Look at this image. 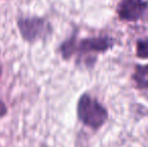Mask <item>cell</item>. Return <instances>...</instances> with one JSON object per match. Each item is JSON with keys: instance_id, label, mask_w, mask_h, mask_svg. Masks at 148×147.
I'll list each match as a JSON object with an SVG mask.
<instances>
[{"instance_id": "1", "label": "cell", "mask_w": 148, "mask_h": 147, "mask_svg": "<svg viewBox=\"0 0 148 147\" xmlns=\"http://www.w3.org/2000/svg\"><path fill=\"white\" fill-rule=\"evenodd\" d=\"M77 115L85 126L94 130L101 128L108 119V111L89 94H83L77 104Z\"/></svg>"}, {"instance_id": "2", "label": "cell", "mask_w": 148, "mask_h": 147, "mask_svg": "<svg viewBox=\"0 0 148 147\" xmlns=\"http://www.w3.org/2000/svg\"><path fill=\"white\" fill-rule=\"evenodd\" d=\"M16 25L21 38L29 43L47 40L53 31L51 22L41 16H21L16 20Z\"/></svg>"}, {"instance_id": "3", "label": "cell", "mask_w": 148, "mask_h": 147, "mask_svg": "<svg viewBox=\"0 0 148 147\" xmlns=\"http://www.w3.org/2000/svg\"><path fill=\"white\" fill-rule=\"evenodd\" d=\"M146 8L143 0H122L117 6V14L121 20L136 21L142 17Z\"/></svg>"}, {"instance_id": "4", "label": "cell", "mask_w": 148, "mask_h": 147, "mask_svg": "<svg viewBox=\"0 0 148 147\" xmlns=\"http://www.w3.org/2000/svg\"><path fill=\"white\" fill-rule=\"evenodd\" d=\"M79 41V40H78ZM114 44V40L109 36H96L81 39L77 43V51L80 55L91 53H104L110 49Z\"/></svg>"}, {"instance_id": "5", "label": "cell", "mask_w": 148, "mask_h": 147, "mask_svg": "<svg viewBox=\"0 0 148 147\" xmlns=\"http://www.w3.org/2000/svg\"><path fill=\"white\" fill-rule=\"evenodd\" d=\"M77 43H78V39H77V32H74L70 37L66 39L64 42L59 47V51L62 55L64 59H70L73 55L76 53L77 51Z\"/></svg>"}, {"instance_id": "6", "label": "cell", "mask_w": 148, "mask_h": 147, "mask_svg": "<svg viewBox=\"0 0 148 147\" xmlns=\"http://www.w3.org/2000/svg\"><path fill=\"white\" fill-rule=\"evenodd\" d=\"M132 78L137 88L148 90V65H137Z\"/></svg>"}, {"instance_id": "7", "label": "cell", "mask_w": 148, "mask_h": 147, "mask_svg": "<svg viewBox=\"0 0 148 147\" xmlns=\"http://www.w3.org/2000/svg\"><path fill=\"white\" fill-rule=\"evenodd\" d=\"M136 55L140 59H148V39L141 38L137 40Z\"/></svg>"}, {"instance_id": "8", "label": "cell", "mask_w": 148, "mask_h": 147, "mask_svg": "<svg viewBox=\"0 0 148 147\" xmlns=\"http://www.w3.org/2000/svg\"><path fill=\"white\" fill-rule=\"evenodd\" d=\"M8 113V108L6 106V104L2 100H0V119L3 117H5Z\"/></svg>"}, {"instance_id": "9", "label": "cell", "mask_w": 148, "mask_h": 147, "mask_svg": "<svg viewBox=\"0 0 148 147\" xmlns=\"http://www.w3.org/2000/svg\"><path fill=\"white\" fill-rule=\"evenodd\" d=\"M0 76H1V68H0Z\"/></svg>"}]
</instances>
